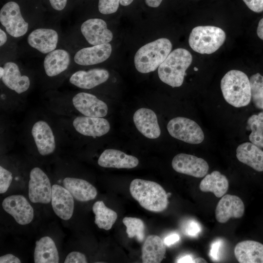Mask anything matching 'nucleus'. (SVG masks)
<instances>
[{"label":"nucleus","instance_id":"obj_1","mask_svg":"<svg viewBox=\"0 0 263 263\" xmlns=\"http://www.w3.org/2000/svg\"><path fill=\"white\" fill-rule=\"evenodd\" d=\"M44 11L40 0H6L0 9V27L18 41L45 20Z\"/></svg>","mask_w":263,"mask_h":263},{"label":"nucleus","instance_id":"obj_2","mask_svg":"<svg viewBox=\"0 0 263 263\" xmlns=\"http://www.w3.org/2000/svg\"><path fill=\"white\" fill-rule=\"evenodd\" d=\"M112 32L104 19L91 18L72 26L63 37V45L71 52L84 47L109 43Z\"/></svg>","mask_w":263,"mask_h":263},{"label":"nucleus","instance_id":"obj_3","mask_svg":"<svg viewBox=\"0 0 263 263\" xmlns=\"http://www.w3.org/2000/svg\"><path fill=\"white\" fill-rule=\"evenodd\" d=\"M59 20L51 19L31 29L24 37L23 51L33 56H44L63 45Z\"/></svg>","mask_w":263,"mask_h":263},{"label":"nucleus","instance_id":"obj_4","mask_svg":"<svg viewBox=\"0 0 263 263\" xmlns=\"http://www.w3.org/2000/svg\"><path fill=\"white\" fill-rule=\"evenodd\" d=\"M130 191L140 206L148 210L159 212L168 207L167 193L161 185L155 182L135 179L130 184Z\"/></svg>","mask_w":263,"mask_h":263},{"label":"nucleus","instance_id":"obj_5","mask_svg":"<svg viewBox=\"0 0 263 263\" xmlns=\"http://www.w3.org/2000/svg\"><path fill=\"white\" fill-rule=\"evenodd\" d=\"M221 89L225 101L234 107L246 106L251 101L249 79L241 71L232 70L226 73L221 80Z\"/></svg>","mask_w":263,"mask_h":263},{"label":"nucleus","instance_id":"obj_6","mask_svg":"<svg viewBox=\"0 0 263 263\" xmlns=\"http://www.w3.org/2000/svg\"><path fill=\"white\" fill-rule=\"evenodd\" d=\"M192 56L184 48H177L170 53L159 66L158 75L160 80L172 87L181 86L186 71L190 65Z\"/></svg>","mask_w":263,"mask_h":263},{"label":"nucleus","instance_id":"obj_7","mask_svg":"<svg viewBox=\"0 0 263 263\" xmlns=\"http://www.w3.org/2000/svg\"><path fill=\"white\" fill-rule=\"evenodd\" d=\"M172 44L167 38H160L140 48L134 62L136 70L146 74L155 71L171 52Z\"/></svg>","mask_w":263,"mask_h":263},{"label":"nucleus","instance_id":"obj_8","mask_svg":"<svg viewBox=\"0 0 263 263\" xmlns=\"http://www.w3.org/2000/svg\"><path fill=\"white\" fill-rule=\"evenodd\" d=\"M0 79L3 88L17 95L28 92L32 84L29 72L17 59L0 63Z\"/></svg>","mask_w":263,"mask_h":263},{"label":"nucleus","instance_id":"obj_9","mask_svg":"<svg viewBox=\"0 0 263 263\" xmlns=\"http://www.w3.org/2000/svg\"><path fill=\"white\" fill-rule=\"evenodd\" d=\"M226 35L221 28L214 26H198L191 31L188 43L195 52L201 54H211L224 43Z\"/></svg>","mask_w":263,"mask_h":263},{"label":"nucleus","instance_id":"obj_10","mask_svg":"<svg viewBox=\"0 0 263 263\" xmlns=\"http://www.w3.org/2000/svg\"><path fill=\"white\" fill-rule=\"evenodd\" d=\"M72 52L63 45L43 56L40 70L48 80L61 79L71 72Z\"/></svg>","mask_w":263,"mask_h":263},{"label":"nucleus","instance_id":"obj_11","mask_svg":"<svg viewBox=\"0 0 263 263\" xmlns=\"http://www.w3.org/2000/svg\"><path fill=\"white\" fill-rule=\"evenodd\" d=\"M112 52V46L110 43L76 50L72 52L71 72L82 67L102 63L110 57Z\"/></svg>","mask_w":263,"mask_h":263},{"label":"nucleus","instance_id":"obj_12","mask_svg":"<svg viewBox=\"0 0 263 263\" xmlns=\"http://www.w3.org/2000/svg\"><path fill=\"white\" fill-rule=\"evenodd\" d=\"M167 130L172 137L187 143L198 144L204 139L201 128L188 118L179 116L171 119L167 125Z\"/></svg>","mask_w":263,"mask_h":263},{"label":"nucleus","instance_id":"obj_13","mask_svg":"<svg viewBox=\"0 0 263 263\" xmlns=\"http://www.w3.org/2000/svg\"><path fill=\"white\" fill-rule=\"evenodd\" d=\"M52 186L46 174L35 167L30 172L28 197L33 203L49 204L51 202Z\"/></svg>","mask_w":263,"mask_h":263},{"label":"nucleus","instance_id":"obj_14","mask_svg":"<svg viewBox=\"0 0 263 263\" xmlns=\"http://www.w3.org/2000/svg\"><path fill=\"white\" fill-rule=\"evenodd\" d=\"M69 83L76 88L82 90L94 89L109 79L110 73L106 69H78L72 71L69 76Z\"/></svg>","mask_w":263,"mask_h":263},{"label":"nucleus","instance_id":"obj_15","mask_svg":"<svg viewBox=\"0 0 263 263\" xmlns=\"http://www.w3.org/2000/svg\"><path fill=\"white\" fill-rule=\"evenodd\" d=\"M71 103L75 110L84 116L103 117L108 113L107 104L89 93L74 94L71 97Z\"/></svg>","mask_w":263,"mask_h":263},{"label":"nucleus","instance_id":"obj_16","mask_svg":"<svg viewBox=\"0 0 263 263\" xmlns=\"http://www.w3.org/2000/svg\"><path fill=\"white\" fill-rule=\"evenodd\" d=\"M2 207L20 225L30 223L34 218V209L23 195H12L7 197L3 200Z\"/></svg>","mask_w":263,"mask_h":263},{"label":"nucleus","instance_id":"obj_17","mask_svg":"<svg viewBox=\"0 0 263 263\" xmlns=\"http://www.w3.org/2000/svg\"><path fill=\"white\" fill-rule=\"evenodd\" d=\"M171 165L176 172L196 178L204 177L209 169V166L204 159L186 153L176 155Z\"/></svg>","mask_w":263,"mask_h":263},{"label":"nucleus","instance_id":"obj_18","mask_svg":"<svg viewBox=\"0 0 263 263\" xmlns=\"http://www.w3.org/2000/svg\"><path fill=\"white\" fill-rule=\"evenodd\" d=\"M31 135L39 153L47 156L53 153L56 148V141L53 131L47 122L39 120L34 123Z\"/></svg>","mask_w":263,"mask_h":263},{"label":"nucleus","instance_id":"obj_19","mask_svg":"<svg viewBox=\"0 0 263 263\" xmlns=\"http://www.w3.org/2000/svg\"><path fill=\"white\" fill-rule=\"evenodd\" d=\"M72 125L78 133L94 138L102 136L110 130L109 121L103 117L76 116L73 120Z\"/></svg>","mask_w":263,"mask_h":263},{"label":"nucleus","instance_id":"obj_20","mask_svg":"<svg viewBox=\"0 0 263 263\" xmlns=\"http://www.w3.org/2000/svg\"><path fill=\"white\" fill-rule=\"evenodd\" d=\"M51 204L54 212L60 219L68 220L72 217L74 197L65 188L56 184L53 185Z\"/></svg>","mask_w":263,"mask_h":263},{"label":"nucleus","instance_id":"obj_21","mask_svg":"<svg viewBox=\"0 0 263 263\" xmlns=\"http://www.w3.org/2000/svg\"><path fill=\"white\" fill-rule=\"evenodd\" d=\"M244 212V205L237 196L226 194L218 202L215 210V217L220 223H225L229 219L240 218Z\"/></svg>","mask_w":263,"mask_h":263},{"label":"nucleus","instance_id":"obj_22","mask_svg":"<svg viewBox=\"0 0 263 263\" xmlns=\"http://www.w3.org/2000/svg\"><path fill=\"white\" fill-rule=\"evenodd\" d=\"M133 120L138 131L150 139H156L161 134V130L155 113L151 110L142 108L134 113Z\"/></svg>","mask_w":263,"mask_h":263},{"label":"nucleus","instance_id":"obj_23","mask_svg":"<svg viewBox=\"0 0 263 263\" xmlns=\"http://www.w3.org/2000/svg\"><path fill=\"white\" fill-rule=\"evenodd\" d=\"M138 164L139 160L136 157L115 149L105 150L98 159V164L104 168L132 169Z\"/></svg>","mask_w":263,"mask_h":263},{"label":"nucleus","instance_id":"obj_24","mask_svg":"<svg viewBox=\"0 0 263 263\" xmlns=\"http://www.w3.org/2000/svg\"><path fill=\"white\" fill-rule=\"evenodd\" d=\"M234 255L240 263H263V244L246 240L238 243L234 248Z\"/></svg>","mask_w":263,"mask_h":263},{"label":"nucleus","instance_id":"obj_25","mask_svg":"<svg viewBox=\"0 0 263 263\" xmlns=\"http://www.w3.org/2000/svg\"><path fill=\"white\" fill-rule=\"evenodd\" d=\"M63 185L78 201L87 202L96 197L97 192L95 188L84 179L66 177L63 180Z\"/></svg>","mask_w":263,"mask_h":263},{"label":"nucleus","instance_id":"obj_26","mask_svg":"<svg viewBox=\"0 0 263 263\" xmlns=\"http://www.w3.org/2000/svg\"><path fill=\"white\" fill-rule=\"evenodd\" d=\"M238 160L254 170L263 171V150L251 142L243 143L236 149Z\"/></svg>","mask_w":263,"mask_h":263},{"label":"nucleus","instance_id":"obj_27","mask_svg":"<svg viewBox=\"0 0 263 263\" xmlns=\"http://www.w3.org/2000/svg\"><path fill=\"white\" fill-rule=\"evenodd\" d=\"M166 245L157 235L148 236L142 248V259L144 263H160L165 258Z\"/></svg>","mask_w":263,"mask_h":263},{"label":"nucleus","instance_id":"obj_28","mask_svg":"<svg viewBox=\"0 0 263 263\" xmlns=\"http://www.w3.org/2000/svg\"><path fill=\"white\" fill-rule=\"evenodd\" d=\"M35 263H58L59 255L56 244L48 236L41 238L36 242L34 253Z\"/></svg>","mask_w":263,"mask_h":263},{"label":"nucleus","instance_id":"obj_29","mask_svg":"<svg viewBox=\"0 0 263 263\" xmlns=\"http://www.w3.org/2000/svg\"><path fill=\"white\" fill-rule=\"evenodd\" d=\"M229 182L225 176L215 170L205 176L201 181L200 189L205 192H212L217 198L223 196L227 192Z\"/></svg>","mask_w":263,"mask_h":263},{"label":"nucleus","instance_id":"obj_30","mask_svg":"<svg viewBox=\"0 0 263 263\" xmlns=\"http://www.w3.org/2000/svg\"><path fill=\"white\" fill-rule=\"evenodd\" d=\"M95 214V224L99 228L108 230L115 223L117 214L116 212L106 207L102 201H96L93 206Z\"/></svg>","mask_w":263,"mask_h":263},{"label":"nucleus","instance_id":"obj_31","mask_svg":"<svg viewBox=\"0 0 263 263\" xmlns=\"http://www.w3.org/2000/svg\"><path fill=\"white\" fill-rule=\"evenodd\" d=\"M18 41L0 27V63L8 60L17 59L20 54Z\"/></svg>","mask_w":263,"mask_h":263},{"label":"nucleus","instance_id":"obj_32","mask_svg":"<svg viewBox=\"0 0 263 263\" xmlns=\"http://www.w3.org/2000/svg\"><path fill=\"white\" fill-rule=\"evenodd\" d=\"M247 125V129L251 131L249 135L250 141L263 149V111L250 116Z\"/></svg>","mask_w":263,"mask_h":263},{"label":"nucleus","instance_id":"obj_33","mask_svg":"<svg viewBox=\"0 0 263 263\" xmlns=\"http://www.w3.org/2000/svg\"><path fill=\"white\" fill-rule=\"evenodd\" d=\"M43 8L51 16L52 19L59 20L73 6L72 0H40Z\"/></svg>","mask_w":263,"mask_h":263},{"label":"nucleus","instance_id":"obj_34","mask_svg":"<svg viewBox=\"0 0 263 263\" xmlns=\"http://www.w3.org/2000/svg\"><path fill=\"white\" fill-rule=\"evenodd\" d=\"M123 223L126 226V232L129 238L136 237L139 242L143 241L145 236V226L141 219L135 217H125L123 219Z\"/></svg>","mask_w":263,"mask_h":263},{"label":"nucleus","instance_id":"obj_35","mask_svg":"<svg viewBox=\"0 0 263 263\" xmlns=\"http://www.w3.org/2000/svg\"><path fill=\"white\" fill-rule=\"evenodd\" d=\"M249 81L251 99L256 108L263 110V76L256 73L250 77Z\"/></svg>","mask_w":263,"mask_h":263},{"label":"nucleus","instance_id":"obj_36","mask_svg":"<svg viewBox=\"0 0 263 263\" xmlns=\"http://www.w3.org/2000/svg\"><path fill=\"white\" fill-rule=\"evenodd\" d=\"M119 3L120 0H98V12L104 15L115 13L118 8Z\"/></svg>","mask_w":263,"mask_h":263},{"label":"nucleus","instance_id":"obj_37","mask_svg":"<svg viewBox=\"0 0 263 263\" xmlns=\"http://www.w3.org/2000/svg\"><path fill=\"white\" fill-rule=\"evenodd\" d=\"M13 180L12 173L2 166H0V193H5L10 187Z\"/></svg>","mask_w":263,"mask_h":263},{"label":"nucleus","instance_id":"obj_38","mask_svg":"<svg viewBox=\"0 0 263 263\" xmlns=\"http://www.w3.org/2000/svg\"><path fill=\"white\" fill-rule=\"evenodd\" d=\"M201 230L202 228L199 223L194 220L187 221L183 226L184 232L190 237L197 236Z\"/></svg>","mask_w":263,"mask_h":263},{"label":"nucleus","instance_id":"obj_39","mask_svg":"<svg viewBox=\"0 0 263 263\" xmlns=\"http://www.w3.org/2000/svg\"><path fill=\"white\" fill-rule=\"evenodd\" d=\"M65 263H86L87 260L85 255L81 252L73 251L66 256Z\"/></svg>","mask_w":263,"mask_h":263},{"label":"nucleus","instance_id":"obj_40","mask_svg":"<svg viewBox=\"0 0 263 263\" xmlns=\"http://www.w3.org/2000/svg\"><path fill=\"white\" fill-rule=\"evenodd\" d=\"M252 11L260 13L263 11V0H243Z\"/></svg>","mask_w":263,"mask_h":263},{"label":"nucleus","instance_id":"obj_41","mask_svg":"<svg viewBox=\"0 0 263 263\" xmlns=\"http://www.w3.org/2000/svg\"><path fill=\"white\" fill-rule=\"evenodd\" d=\"M222 242L220 240L214 242L211 245L209 251V256L212 260L217 261L219 260L220 250Z\"/></svg>","mask_w":263,"mask_h":263},{"label":"nucleus","instance_id":"obj_42","mask_svg":"<svg viewBox=\"0 0 263 263\" xmlns=\"http://www.w3.org/2000/svg\"><path fill=\"white\" fill-rule=\"evenodd\" d=\"M0 263H20V260L12 254H7L0 257Z\"/></svg>","mask_w":263,"mask_h":263},{"label":"nucleus","instance_id":"obj_43","mask_svg":"<svg viewBox=\"0 0 263 263\" xmlns=\"http://www.w3.org/2000/svg\"><path fill=\"white\" fill-rule=\"evenodd\" d=\"M180 239L179 235L177 233H172L166 237L164 242L166 245L170 246L178 241Z\"/></svg>","mask_w":263,"mask_h":263},{"label":"nucleus","instance_id":"obj_44","mask_svg":"<svg viewBox=\"0 0 263 263\" xmlns=\"http://www.w3.org/2000/svg\"><path fill=\"white\" fill-rule=\"evenodd\" d=\"M193 257L190 255H186L178 258L176 263H193Z\"/></svg>","mask_w":263,"mask_h":263},{"label":"nucleus","instance_id":"obj_45","mask_svg":"<svg viewBox=\"0 0 263 263\" xmlns=\"http://www.w3.org/2000/svg\"><path fill=\"white\" fill-rule=\"evenodd\" d=\"M257 34L259 38L263 40V18L260 20L258 23Z\"/></svg>","mask_w":263,"mask_h":263},{"label":"nucleus","instance_id":"obj_46","mask_svg":"<svg viewBox=\"0 0 263 263\" xmlns=\"http://www.w3.org/2000/svg\"><path fill=\"white\" fill-rule=\"evenodd\" d=\"M163 0H145L146 4L151 7H157Z\"/></svg>","mask_w":263,"mask_h":263},{"label":"nucleus","instance_id":"obj_47","mask_svg":"<svg viewBox=\"0 0 263 263\" xmlns=\"http://www.w3.org/2000/svg\"><path fill=\"white\" fill-rule=\"evenodd\" d=\"M133 0H120V3L123 6H127L130 5Z\"/></svg>","mask_w":263,"mask_h":263},{"label":"nucleus","instance_id":"obj_48","mask_svg":"<svg viewBox=\"0 0 263 263\" xmlns=\"http://www.w3.org/2000/svg\"><path fill=\"white\" fill-rule=\"evenodd\" d=\"M193 263H207V262L204 259H203L202 258L197 257V258H195L193 260Z\"/></svg>","mask_w":263,"mask_h":263},{"label":"nucleus","instance_id":"obj_49","mask_svg":"<svg viewBox=\"0 0 263 263\" xmlns=\"http://www.w3.org/2000/svg\"><path fill=\"white\" fill-rule=\"evenodd\" d=\"M73 5H75L76 3V0H72Z\"/></svg>","mask_w":263,"mask_h":263},{"label":"nucleus","instance_id":"obj_50","mask_svg":"<svg viewBox=\"0 0 263 263\" xmlns=\"http://www.w3.org/2000/svg\"><path fill=\"white\" fill-rule=\"evenodd\" d=\"M194 69V70H195V71H197V70H198V69H197L196 67H195Z\"/></svg>","mask_w":263,"mask_h":263}]
</instances>
